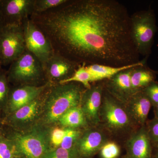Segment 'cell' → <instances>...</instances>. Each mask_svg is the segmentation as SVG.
I'll return each instance as SVG.
<instances>
[{"label":"cell","instance_id":"cell-25","mask_svg":"<svg viewBox=\"0 0 158 158\" xmlns=\"http://www.w3.org/2000/svg\"><path fill=\"white\" fill-rule=\"evenodd\" d=\"M44 158H80L75 150H67L59 147L52 148Z\"/></svg>","mask_w":158,"mask_h":158},{"label":"cell","instance_id":"cell-20","mask_svg":"<svg viewBox=\"0 0 158 158\" xmlns=\"http://www.w3.org/2000/svg\"><path fill=\"white\" fill-rule=\"evenodd\" d=\"M88 123L81 110L78 107L69 109L58 120L57 125L63 128L80 129L85 127Z\"/></svg>","mask_w":158,"mask_h":158},{"label":"cell","instance_id":"cell-23","mask_svg":"<svg viewBox=\"0 0 158 158\" xmlns=\"http://www.w3.org/2000/svg\"><path fill=\"white\" fill-rule=\"evenodd\" d=\"M65 135L60 147L67 150L73 149L83 131L80 129L65 128Z\"/></svg>","mask_w":158,"mask_h":158},{"label":"cell","instance_id":"cell-8","mask_svg":"<svg viewBox=\"0 0 158 158\" xmlns=\"http://www.w3.org/2000/svg\"><path fill=\"white\" fill-rule=\"evenodd\" d=\"M26 49L44 64L55 54L50 41L30 19L23 23Z\"/></svg>","mask_w":158,"mask_h":158},{"label":"cell","instance_id":"cell-13","mask_svg":"<svg viewBox=\"0 0 158 158\" xmlns=\"http://www.w3.org/2000/svg\"><path fill=\"white\" fill-rule=\"evenodd\" d=\"M79 66L62 56L55 53L44 64L47 81L52 85L59 84L70 78Z\"/></svg>","mask_w":158,"mask_h":158},{"label":"cell","instance_id":"cell-15","mask_svg":"<svg viewBox=\"0 0 158 158\" xmlns=\"http://www.w3.org/2000/svg\"><path fill=\"white\" fill-rule=\"evenodd\" d=\"M133 68L116 74L107 79L106 84V88L110 95L125 103L133 94L131 81V72Z\"/></svg>","mask_w":158,"mask_h":158},{"label":"cell","instance_id":"cell-34","mask_svg":"<svg viewBox=\"0 0 158 158\" xmlns=\"http://www.w3.org/2000/svg\"><path fill=\"white\" fill-rule=\"evenodd\" d=\"M156 145L157 148H156V152L155 154V158H158V144H156Z\"/></svg>","mask_w":158,"mask_h":158},{"label":"cell","instance_id":"cell-3","mask_svg":"<svg viewBox=\"0 0 158 158\" xmlns=\"http://www.w3.org/2000/svg\"><path fill=\"white\" fill-rule=\"evenodd\" d=\"M51 129L38 124L27 131H19L5 126L3 136L13 143L15 156L20 158H44L52 149Z\"/></svg>","mask_w":158,"mask_h":158},{"label":"cell","instance_id":"cell-5","mask_svg":"<svg viewBox=\"0 0 158 158\" xmlns=\"http://www.w3.org/2000/svg\"><path fill=\"white\" fill-rule=\"evenodd\" d=\"M131 25L132 38L138 54L148 56L156 31L154 13L151 10L134 13L131 15Z\"/></svg>","mask_w":158,"mask_h":158},{"label":"cell","instance_id":"cell-18","mask_svg":"<svg viewBox=\"0 0 158 158\" xmlns=\"http://www.w3.org/2000/svg\"><path fill=\"white\" fill-rule=\"evenodd\" d=\"M144 64V61H141L135 64L122 67H115L100 64H92L86 65V67L91 75L93 82L107 80L122 71Z\"/></svg>","mask_w":158,"mask_h":158},{"label":"cell","instance_id":"cell-32","mask_svg":"<svg viewBox=\"0 0 158 158\" xmlns=\"http://www.w3.org/2000/svg\"><path fill=\"white\" fill-rule=\"evenodd\" d=\"M4 26H5V23H4V20H3L2 15L0 14V31H1Z\"/></svg>","mask_w":158,"mask_h":158},{"label":"cell","instance_id":"cell-27","mask_svg":"<svg viewBox=\"0 0 158 158\" xmlns=\"http://www.w3.org/2000/svg\"><path fill=\"white\" fill-rule=\"evenodd\" d=\"M65 128L57 125L51 129L50 141L52 148L59 147L62 144L65 135Z\"/></svg>","mask_w":158,"mask_h":158},{"label":"cell","instance_id":"cell-21","mask_svg":"<svg viewBox=\"0 0 158 158\" xmlns=\"http://www.w3.org/2000/svg\"><path fill=\"white\" fill-rule=\"evenodd\" d=\"M86 65H79L73 75L69 78L61 82L59 84H65L71 82H76L81 84L85 88L91 87L90 83L92 82L91 75L87 69Z\"/></svg>","mask_w":158,"mask_h":158},{"label":"cell","instance_id":"cell-9","mask_svg":"<svg viewBox=\"0 0 158 158\" xmlns=\"http://www.w3.org/2000/svg\"><path fill=\"white\" fill-rule=\"evenodd\" d=\"M101 118L108 128L114 131L126 129L131 123L126 110L123 108L116 98L104 92L100 111Z\"/></svg>","mask_w":158,"mask_h":158},{"label":"cell","instance_id":"cell-19","mask_svg":"<svg viewBox=\"0 0 158 158\" xmlns=\"http://www.w3.org/2000/svg\"><path fill=\"white\" fill-rule=\"evenodd\" d=\"M155 72L145 66L144 64L136 66L132 69L131 81L133 94L143 90L155 81Z\"/></svg>","mask_w":158,"mask_h":158},{"label":"cell","instance_id":"cell-6","mask_svg":"<svg viewBox=\"0 0 158 158\" xmlns=\"http://www.w3.org/2000/svg\"><path fill=\"white\" fill-rule=\"evenodd\" d=\"M47 88L33 102L4 117L2 119L5 125L15 131H23L39 124L42 114Z\"/></svg>","mask_w":158,"mask_h":158},{"label":"cell","instance_id":"cell-35","mask_svg":"<svg viewBox=\"0 0 158 158\" xmlns=\"http://www.w3.org/2000/svg\"><path fill=\"white\" fill-rule=\"evenodd\" d=\"M2 66H3L2 64V61H1V59H0V70H2Z\"/></svg>","mask_w":158,"mask_h":158},{"label":"cell","instance_id":"cell-12","mask_svg":"<svg viewBox=\"0 0 158 158\" xmlns=\"http://www.w3.org/2000/svg\"><path fill=\"white\" fill-rule=\"evenodd\" d=\"M104 93V86L101 84L91 85L82 93L79 107L88 123L95 125L100 121V111Z\"/></svg>","mask_w":158,"mask_h":158},{"label":"cell","instance_id":"cell-7","mask_svg":"<svg viewBox=\"0 0 158 158\" xmlns=\"http://www.w3.org/2000/svg\"><path fill=\"white\" fill-rule=\"evenodd\" d=\"M26 50L23 25H5L0 31V59L2 64H11Z\"/></svg>","mask_w":158,"mask_h":158},{"label":"cell","instance_id":"cell-2","mask_svg":"<svg viewBox=\"0 0 158 158\" xmlns=\"http://www.w3.org/2000/svg\"><path fill=\"white\" fill-rule=\"evenodd\" d=\"M85 88L81 84L71 82L50 85L47 88L43 110L39 124L52 127L60 117L71 108L78 107Z\"/></svg>","mask_w":158,"mask_h":158},{"label":"cell","instance_id":"cell-28","mask_svg":"<svg viewBox=\"0 0 158 158\" xmlns=\"http://www.w3.org/2000/svg\"><path fill=\"white\" fill-rule=\"evenodd\" d=\"M100 151L102 158H116L120 153L119 147L114 142L106 143Z\"/></svg>","mask_w":158,"mask_h":158},{"label":"cell","instance_id":"cell-10","mask_svg":"<svg viewBox=\"0 0 158 158\" xmlns=\"http://www.w3.org/2000/svg\"><path fill=\"white\" fill-rule=\"evenodd\" d=\"M35 0H0V14L5 25H23L34 12Z\"/></svg>","mask_w":158,"mask_h":158},{"label":"cell","instance_id":"cell-11","mask_svg":"<svg viewBox=\"0 0 158 158\" xmlns=\"http://www.w3.org/2000/svg\"><path fill=\"white\" fill-rule=\"evenodd\" d=\"M49 83L40 86H10L8 102L2 118L33 102L47 88Z\"/></svg>","mask_w":158,"mask_h":158},{"label":"cell","instance_id":"cell-26","mask_svg":"<svg viewBox=\"0 0 158 158\" xmlns=\"http://www.w3.org/2000/svg\"><path fill=\"white\" fill-rule=\"evenodd\" d=\"M15 156V148L10 140L0 137V158H11Z\"/></svg>","mask_w":158,"mask_h":158},{"label":"cell","instance_id":"cell-1","mask_svg":"<svg viewBox=\"0 0 158 158\" xmlns=\"http://www.w3.org/2000/svg\"><path fill=\"white\" fill-rule=\"evenodd\" d=\"M30 19L54 53L77 65L122 67L140 62L131 34V15L115 0H67Z\"/></svg>","mask_w":158,"mask_h":158},{"label":"cell","instance_id":"cell-16","mask_svg":"<svg viewBox=\"0 0 158 158\" xmlns=\"http://www.w3.org/2000/svg\"><path fill=\"white\" fill-rule=\"evenodd\" d=\"M146 126L141 127L127 143L129 158H152V146Z\"/></svg>","mask_w":158,"mask_h":158},{"label":"cell","instance_id":"cell-4","mask_svg":"<svg viewBox=\"0 0 158 158\" xmlns=\"http://www.w3.org/2000/svg\"><path fill=\"white\" fill-rule=\"evenodd\" d=\"M10 65L7 77L13 86H40L48 83L42 62L27 49Z\"/></svg>","mask_w":158,"mask_h":158},{"label":"cell","instance_id":"cell-29","mask_svg":"<svg viewBox=\"0 0 158 158\" xmlns=\"http://www.w3.org/2000/svg\"><path fill=\"white\" fill-rule=\"evenodd\" d=\"M143 91L154 107L158 103V83L155 81L144 88Z\"/></svg>","mask_w":158,"mask_h":158},{"label":"cell","instance_id":"cell-36","mask_svg":"<svg viewBox=\"0 0 158 158\" xmlns=\"http://www.w3.org/2000/svg\"><path fill=\"white\" fill-rule=\"evenodd\" d=\"M11 158H20L18 156H12Z\"/></svg>","mask_w":158,"mask_h":158},{"label":"cell","instance_id":"cell-22","mask_svg":"<svg viewBox=\"0 0 158 158\" xmlns=\"http://www.w3.org/2000/svg\"><path fill=\"white\" fill-rule=\"evenodd\" d=\"M10 88L7 71L2 69L0 70V116L2 118L7 106Z\"/></svg>","mask_w":158,"mask_h":158},{"label":"cell","instance_id":"cell-24","mask_svg":"<svg viewBox=\"0 0 158 158\" xmlns=\"http://www.w3.org/2000/svg\"><path fill=\"white\" fill-rule=\"evenodd\" d=\"M67 0H35L34 13H41L61 6Z\"/></svg>","mask_w":158,"mask_h":158},{"label":"cell","instance_id":"cell-30","mask_svg":"<svg viewBox=\"0 0 158 158\" xmlns=\"http://www.w3.org/2000/svg\"><path fill=\"white\" fill-rule=\"evenodd\" d=\"M146 127L152 143L158 144V118L148 122Z\"/></svg>","mask_w":158,"mask_h":158},{"label":"cell","instance_id":"cell-31","mask_svg":"<svg viewBox=\"0 0 158 158\" xmlns=\"http://www.w3.org/2000/svg\"><path fill=\"white\" fill-rule=\"evenodd\" d=\"M5 128V125L3 123L2 118L0 116V137L4 135Z\"/></svg>","mask_w":158,"mask_h":158},{"label":"cell","instance_id":"cell-33","mask_svg":"<svg viewBox=\"0 0 158 158\" xmlns=\"http://www.w3.org/2000/svg\"><path fill=\"white\" fill-rule=\"evenodd\" d=\"M154 107L155 115V118H158V103Z\"/></svg>","mask_w":158,"mask_h":158},{"label":"cell","instance_id":"cell-17","mask_svg":"<svg viewBox=\"0 0 158 158\" xmlns=\"http://www.w3.org/2000/svg\"><path fill=\"white\" fill-rule=\"evenodd\" d=\"M126 104L130 117L138 124L145 125L152 105L143 90L133 94Z\"/></svg>","mask_w":158,"mask_h":158},{"label":"cell","instance_id":"cell-14","mask_svg":"<svg viewBox=\"0 0 158 158\" xmlns=\"http://www.w3.org/2000/svg\"><path fill=\"white\" fill-rule=\"evenodd\" d=\"M106 141L104 135L100 131L88 129L83 131L74 149L80 158H90L100 150Z\"/></svg>","mask_w":158,"mask_h":158}]
</instances>
